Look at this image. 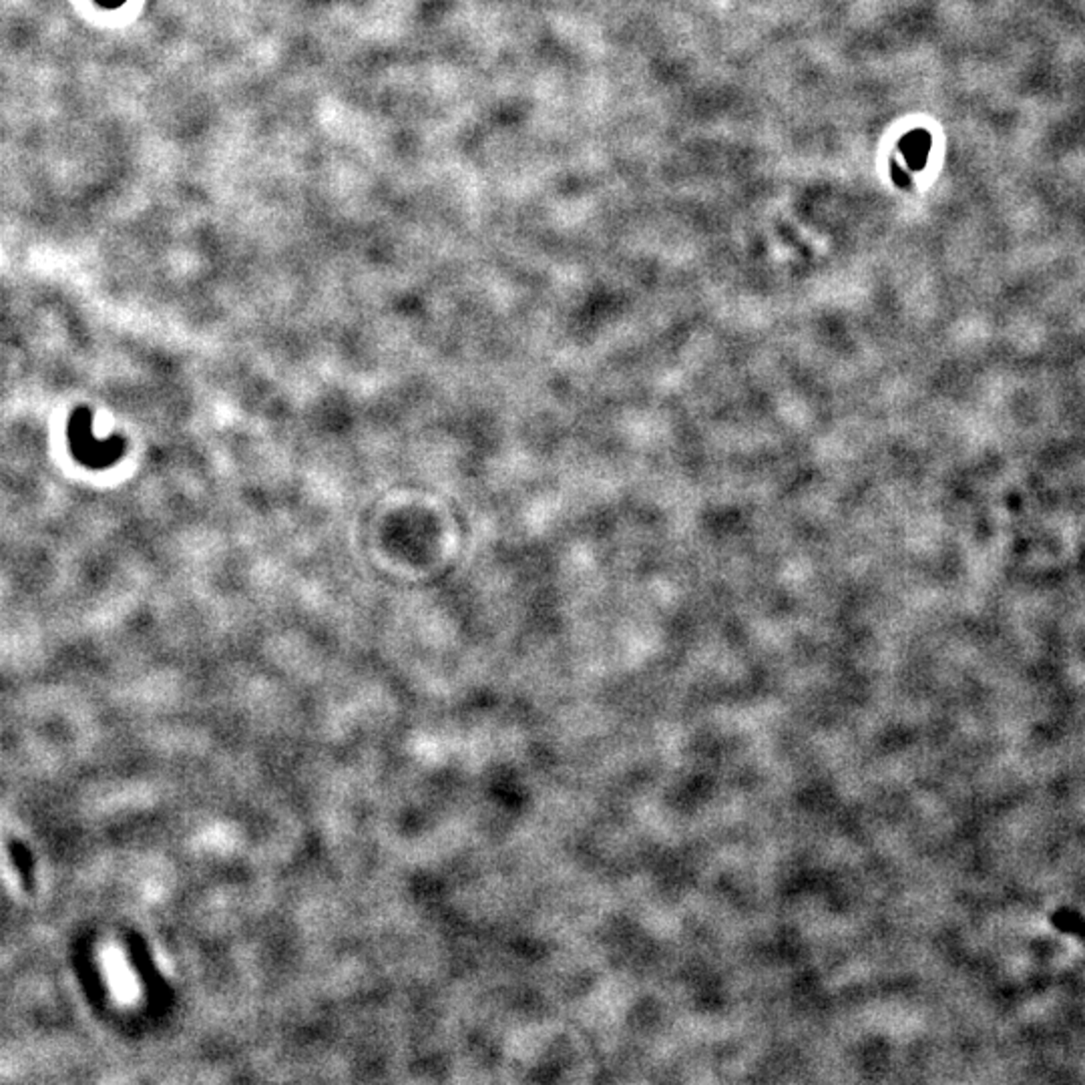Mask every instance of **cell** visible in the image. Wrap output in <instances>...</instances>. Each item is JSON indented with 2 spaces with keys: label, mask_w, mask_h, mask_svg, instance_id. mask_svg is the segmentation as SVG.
<instances>
[{
  "label": "cell",
  "mask_w": 1085,
  "mask_h": 1085,
  "mask_svg": "<svg viewBox=\"0 0 1085 1085\" xmlns=\"http://www.w3.org/2000/svg\"><path fill=\"white\" fill-rule=\"evenodd\" d=\"M99 3H101L103 6H109L111 8V6H119L123 3V0H99Z\"/></svg>",
  "instance_id": "6da1fadb"
}]
</instances>
